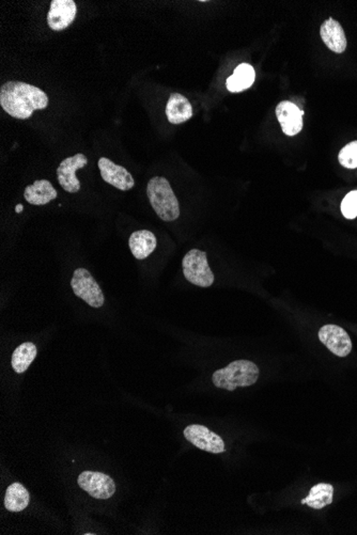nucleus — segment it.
Instances as JSON below:
<instances>
[{
    "mask_svg": "<svg viewBox=\"0 0 357 535\" xmlns=\"http://www.w3.org/2000/svg\"><path fill=\"white\" fill-rule=\"evenodd\" d=\"M87 164L88 158L82 153L75 154L74 156L62 160L57 169V178L59 184L62 185L64 190L71 194H76L80 190V182L76 178V171L85 168Z\"/></svg>",
    "mask_w": 357,
    "mask_h": 535,
    "instance_id": "nucleus-8",
    "label": "nucleus"
},
{
    "mask_svg": "<svg viewBox=\"0 0 357 535\" xmlns=\"http://www.w3.org/2000/svg\"><path fill=\"white\" fill-rule=\"evenodd\" d=\"M255 79V69L251 64L242 63L235 69L233 74L227 79V89L232 93L242 92L253 85Z\"/></svg>",
    "mask_w": 357,
    "mask_h": 535,
    "instance_id": "nucleus-17",
    "label": "nucleus"
},
{
    "mask_svg": "<svg viewBox=\"0 0 357 535\" xmlns=\"http://www.w3.org/2000/svg\"><path fill=\"white\" fill-rule=\"evenodd\" d=\"M184 277L194 286L209 288L214 284V274L208 263L204 251L192 249L184 256L182 261Z\"/></svg>",
    "mask_w": 357,
    "mask_h": 535,
    "instance_id": "nucleus-4",
    "label": "nucleus"
},
{
    "mask_svg": "<svg viewBox=\"0 0 357 535\" xmlns=\"http://www.w3.org/2000/svg\"><path fill=\"white\" fill-rule=\"evenodd\" d=\"M259 369L249 360H237L224 369L217 370L212 376L213 384L220 389L233 391L239 387H249L257 382Z\"/></svg>",
    "mask_w": 357,
    "mask_h": 535,
    "instance_id": "nucleus-2",
    "label": "nucleus"
},
{
    "mask_svg": "<svg viewBox=\"0 0 357 535\" xmlns=\"http://www.w3.org/2000/svg\"><path fill=\"white\" fill-rule=\"evenodd\" d=\"M324 44L336 54H342L346 48V38L344 29L334 18H328L320 29Z\"/></svg>",
    "mask_w": 357,
    "mask_h": 535,
    "instance_id": "nucleus-13",
    "label": "nucleus"
},
{
    "mask_svg": "<svg viewBox=\"0 0 357 535\" xmlns=\"http://www.w3.org/2000/svg\"><path fill=\"white\" fill-rule=\"evenodd\" d=\"M342 213L346 219L357 217V190L350 191L342 202Z\"/></svg>",
    "mask_w": 357,
    "mask_h": 535,
    "instance_id": "nucleus-22",
    "label": "nucleus"
},
{
    "mask_svg": "<svg viewBox=\"0 0 357 535\" xmlns=\"http://www.w3.org/2000/svg\"><path fill=\"white\" fill-rule=\"evenodd\" d=\"M332 496H334V487L332 484L319 483L310 489L309 495L302 500L301 503L307 504L309 508H316V510H321L332 504Z\"/></svg>",
    "mask_w": 357,
    "mask_h": 535,
    "instance_id": "nucleus-18",
    "label": "nucleus"
},
{
    "mask_svg": "<svg viewBox=\"0 0 357 535\" xmlns=\"http://www.w3.org/2000/svg\"><path fill=\"white\" fill-rule=\"evenodd\" d=\"M36 354H38L36 347L32 342H25L20 345L12 355L11 363L14 371L18 374L27 371L34 358L36 357Z\"/></svg>",
    "mask_w": 357,
    "mask_h": 535,
    "instance_id": "nucleus-20",
    "label": "nucleus"
},
{
    "mask_svg": "<svg viewBox=\"0 0 357 535\" xmlns=\"http://www.w3.org/2000/svg\"><path fill=\"white\" fill-rule=\"evenodd\" d=\"M28 490L22 484L13 483L8 487L5 497V506L10 512H22L29 504Z\"/></svg>",
    "mask_w": 357,
    "mask_h": 535,
    "instance_id": "nucleus-19",
    "label": "nucleus"
},
{
    "mask_svg": "<svg viewBox=\"0 0 357 535\" xmlns=\"http://www.w3.org/2000/svg\"><path fill=\"white\" fill-rule=\"evenodd\" d=\"M184 437L195 447L206 452L218 454L226 450L224 440L204 425H188L184 430Z\"/></svg>",
    "mask_w": 357,
    "mask_h": 535,
    "instance_id": "nucleus-7",
    "label": "nucleus"
},
{
    "mask_svg": "<svg viewBox=\"0 0 357 535\" xmlns=\"http://www.w3.org/2000/svg\"><path fill=\"white\" fill-rule=\"evenodd\" d=\"M103 180L121 191L131 190L135 186L133 176L125 167L119 166L106 158H101L97 162Z\"/></svg>",
    "mask_w": 357,
    "mask_h": 535,
    "instance_id": "nucleus-10",
    "label": "nucleus"
},
{
    "mask_svg": "<svg viewBox=\"0 0 357 535\" xmlns=\"http://www.w3.org/2000/svg\"><path fill=\"white\" fill-rule=\"evenodd\" d=\"M129 246L136 259L144 260L155 250L158 239L151 231L139 230L130 237Z\"/></svg>",
    "mask_w": 357,
    "mask_h": 535,
    "instance_id": "nucleus-16",
    "label": "nucleus"
},
{
    "mask_svg": "<svg viewBox=\"0 0 357 535\" xmlns=\"http://www.w3.org/2000/svg\"><path fill=\"white\" fill-rule=\"evenodd\" d=\"M166 116L172 124H181L192 117L190 101L180 93H172L166 106Z\"/></svg>",
    "mask_w": 357,
    "mask_h": 535,
    "instance_id": "nucleus-15",
    "label": "nucleus"
},
{
    "mask_svg": "<svg viewBox=\"0 0 357 535\" xmlns=\"http://www.w3.org/2000/svg\"><path fill=\"white\" fill-rule=\"evenodd\" d=\"M77 483L95 499H109L115 492V482L104 473L84 471L79 475Z\"/></svg>",
    "mask_w": 357,
    "mask_h": 535,
    "instance_id": "nucleus-6",
    "label": "nucleus"
},
{
    "mask_svg": "<svg viewBox=\"0 0 357 535\" xmlns=\"http://www.w3.org/2000/svg\"><path fill=\"white\" fill-rule=\"evenodd\" d=\"M58 197V193L48 180H38L28 185L24 191V198L29 204L46 205Z\"/></svg>",
    "mask_w": 357,
    "mask_h": 535,
    "instance_id": "nucleus-14",
    "label": "nucleus"
},
{
    "mask_svg": "<svg viewBox=\"0 0 357 535\" xmlns=\"http://www.w3.org/2000/svg\"><path fill=\"white\" fill-rule=\"evenodd\" d=\"M77 6L73 0H52L48 13V24L54 32L66 29L74 22Z\"/></svg>",
    "mask_w": 357,
    "mask_h": 535,
    "instance_id": "nucleus-11",
    "label": "nucleus"
},
{
    "mask_svg": "<svg viewBox=\"0 0 357 535\" xmlns=\"http://www.w3.org/2000/svg\"><path fill=\"white\" fill-rule=\"evenodd\" d=\"M319 339L338 357H346L352 351V341L348 333L337 325H326L320 328Z\"/></svg>",
    "mask_w": 357,
    "mask_h": 535,
    "instance_id": "nucleus-9",
    "label": "nucleus"
},
{
    "mask_svg": "<svg viewBox=\"0 0 357 535\" xmlns=\"http://www.w3.org/2000/svg\"><path fill=\"white\" fill-rule=\"evenodd\" d=\"M340 162L344 168H357V140L346 144L340 151Z\"/></svg>",
    "mask_w": 357,
    "mask_h": 535,
    "instance_id": "nucleus-21",
    "label": "nucleus"
},
{
    "mask_svg": "<svg viewBox=\"0 0 357 535\" xmlns=\"http://www.w3.org/2000/svg\"><path fill=\"white\" fill-rule=\"evenodd\" d=\"M148 199L152 209L162 221H176L180 216V205L170 183L163 176H154L148 183Z\"/></svg>",
    "mask_w": 357,
    "mask_h": 535,
    "instance_id": "nucleus-3",
    "label": "nucleus"
},
{
    "mask_svg": "<svg viewBox=\"0 0 357 535\" xmlns=\"http://www.w3.org/2000/svg\"><path fill=\"white\" fill-rule=\"evenodd\" d=\"M73 292L92 308H101L105 303L104 294L92 275L85 268H77L71 279Z\"/></svg>",
    "mask_w": 357,
    "mask_h": 535,
    "instance_id": "nucleus-5",
    "label": "nucleus"
},
{
    "mask_svg": "<svg viewBox=\"0 0 357 535\" xmlns=\"http://www.w3.org/2000/svg\"><path fill=\"white\" fill-rule=\"evenodd\" d=\"M275 113L286 135L292 137L298 135L303 130L304 111L292 102H281L276 106Z\"/></svg>",
    "mask_w": 357,
    "mask_h": 535,
    "instance_id": "nucleus-12",
    "label": "nucleus"
},
{
    "mask_svg": "<svg viewBox=\"0 0 357 535\" xmlns=\"http://www.w3.org/2000/svg\"><path fill=\"white\" fill-rule=\"evenodd\" d=\"M0 105L4 111L15 118L26 120L36 111L46 109L48 97L44 91L22 81H8L0 89Z\"/></svg>",
    "mask_w": 357,
    "mask_h": 535,
    "instance_id": "nucleus-1",
    "label": "nucleus"
},
{
    "mask_svg": "<svg viewBox=\"0 0 357 535\" xmlns=\"http://www.w3.org/2000/svg\"><path fill=\"white\" fill-rule=\"evenodd\" d=\"M22 209H23V207H22L21 204H18V209H16V211H18V213H20V211H22Z\"/></svg>",
    "mask_w": 357,
    "mask_h": 535,
    "instance_id": "nucleus-23",
    "label": "nucleus"
}]
</instances>
